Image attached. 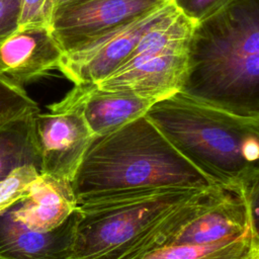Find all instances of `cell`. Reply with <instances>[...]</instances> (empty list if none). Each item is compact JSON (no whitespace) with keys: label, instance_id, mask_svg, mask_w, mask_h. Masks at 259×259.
<instances>
[{"label":"cell","instance_id":"obj_12","mask_svg":"<svg viewBox=\"0 0 259 259\" xmlns=\"http://www.w3.org/2000/svg\"><path fill=\"white\" fill-rule=\"evenodd\" d=\"M78 207L71 182L39 173L26 194L14 203L15 218L36 231L61 226Z\"/></svg>","mask_w":259,"mask_h":259},{"label":"cell","instance_id":"obj_17","mask_svg":"<svg viewBox=\"0 0 259 259\" xmlns=\"http://www.w3.org/2000/svg\"><path fill=\"white\" fill-rule=\"evenodd\" d=\"M38 174L36 167L27 165L15 169L0 181V214L26 194L28 185Z\"/></svg>","mask_w":259,"mask_h":259},{"label":"cell","instance_id":"obj_1","mask_svg":"<svg viewBox=\"0 0 259 259\" xmlns=\"http://www.w3.org/2000/svg\"><path fill=\"white\" fill-rule=\"evenodd\" d=\"M179 92L259 118V0H227L193 24Z\"/></svg>","mask_w":259,"mask_h":259},{"label":"cell","instance_id":"obj_3","mask_svg":"<svg viewBox=\"0 0 259 259\" xmlns=\"http://www.w3.org/2000/svg\"><path fill=\"white\" fill-rule=\"evenodd\" d=\"M145 115L215 186L238 191L259 170V118L242 117L180 92L155 102Z\"/></svg>","mask_w":259,"mask_h":259},{"label":"cell","instance_id":"obj_18","mask_svg":"<svg viewBox=\"0 0 259 259\" xmlns=\"http://www.w3.org/2000/svg\"><path fill=\"white\" fill-rule=\"evenodd\" d=\"M55 10L56 0H21L17 28L50 26Z\"/></svg>","mask_w":259,"mask_h":259},{"label":"cell","instance_id":"obj_8","mask_svg":"<svg viewBox=\"0 0 259 259\" xmlns=\"http://www.w3.org/2000/svg\"><path fill=\"white\" fill-rule=\"evenodd\" d=\"M165 3L162 0H73L55 10L50 26L66 52Z\"/></svg>","mask_w":259,"mask_h":259},{"label":"cell","instance_id":"obj_6","mask_svg":"<svg viewBox=\"0 0 259 259\" xmlns=\"http://www.w3.org/2000/svg\"><path fill=\"white\" fill-rule=\"evenodd\" d=\"M177 7L164 5L64 52L59 69L74 85L97 84L120 67L142 36Z\"/></svg>","mask_w":259,"mask_h":259},{"label":"cell","instance_id":"obj_20","mask_svg":"<svg viewBox=\"0 0 259 259\" xmlns=\"http://www.w3.org/2000/svg\"><path fill=\"white\" fill-rule=\"evenodd\" d=\"M227 0H173L177 9L192 22H197Z\"/></svg>","mask_w":259,"mask_h":259},{"label":"cell","instance_id":"obj_7","mask_svg":"<svg viewBox=\"0 0 259 259\" xmlns=\"http://www.w3.org/2000/svg\"><path fill=\"white\" fill-rule=\"evenodd\" d=\"M48 107L50 112L34 115L39 173L72 183L95 137L78 106L61 99Z\"/></svg>","mask_w":259,"mask_h":259},{"label":"cell","instance_id":"obj_21","mask_svg":"<svg viewBox=\"0 0 259 259\" xmlns=\"http://www.w3.org/2000/svg\"><path fill=\"white\" fill-rule=\"evenodd\" d=\"M21 0H0V44L18 27Z\"/></svg>","mask_w":259,"mask_h":259},{"label":"cell","instance_id":"obj_11","mask_svg":"<svg viewBox=\"0 0 259 259\" xmlns=\"http://www.w3.org/2000/svg\"><path fill=\"white\" fill-rule=\"evenodd\" d=\"M80 108L94 137L113 132L146 114L154 100L124 91H107L95 84L74 85L62 99Z\"/></svg>","mask_w":259,"mask_h":259},{"label":"cell","instance_id":"obj_2","mask_svg":"<svg viewBox=\"0 0 259 259\" xmlns=\"http://www.w3.org/2000/svg\"><path fill=\"white\" fill-rule=\"evenodd\" d=\"M213 186L146 115L95 137L72 181L78 205L151 191Z\"/></svg>","mask_w":259,"mask_h":259},{"label":"cell","instance_id":"obj_5","mask_svg":"<svg viewBox=\"0 0 259 259\" xmlns=\"http://www.w3.org/2000/svg\"><path fill=\"white\" fill-rule=\"evenodd\" d=\"M193 24L176 8L153 25L125 62L96 87L134 93L155 102L179 92Z\"/></svg>","mask_w":259,"mask_h":259},{"label":"cell","instance_id":"obj_10","mask_svg":"<svg viewBox=\"0 0 259 259\" xmlns=\"http://www.w3.org/2000/svg\"><path fill=\"white\" fill-rule=\"evenodd\" d=\"M77 209L58 228L36 231L14 215V204L0 214V259H71Z\"/></svg>","mask_w":259,"mask_h":259},{"label":"cell","instance_id":"obj_15","mask_svg":"<svg viewBox=\"0 0 259 259\" xmlns=\"http://www.w3.org/2000/svg\"><path fill=\"white\" fill-rule=\"evenodd\" d=\"M144 259H259V250L249 227L236 238L205 245L167 246Z\"/></svg>","mask_w":259,"mask_h":259},{"label":"cell","instance_id":"obj_23","mask_svg":"<svg viewBox=\"0 0 259 259\" xmlns=\"http://www.w3.org/2000/svg\"><path fill=\"white\" fill-rule=\"evenodd\" d=\"M163 2H166V3H168V2H172L173 0H162Z\"/></svg>","mask_w":259,"mask_h":259},{"label":"cell","instance_id":"obj_19","mask_svg":"<svg viewBox=\"0 0 259 259\" xmlns=\"http://www.w3.org/2000/svg\"><path fill=\"white\" fill-rule=\"evenodd\" d=\"M238 191L246 203L250 231L259 250V170L246 180Z\"/></svg>","mask_w":259,"mask_h":259},{"label":"cell","instance_id":"obj_14","mask_svg":"<svg viewBox=\"0 0 259 259\" xmlns=\"http://www.w3.org/2000/svg\"><path fill=\"white\" fill-rule=\"evenodd\" d=\"M36 113L0 124V181L23 166L32 165L39 171L40 158L34 133Z\"/></svg>","mask_w":259,"mask_h":259},{"label":"cell","instance_id":"obj_16","mask_svg":"<svg viewBox=\"0 0 259 259\" xmlns=\"http://www.w3.org/2000/svg\"><path fill=\"white\" fill-rule=\"evenodd\" d=\"M38 111L37 103L24 88L0 73V124Z\"/></svg>","mask_w":259,"mask_h":259},{"label":"cell","instance_id":"obj_9","mask_svg":"<svg viewBox=\"0 0 259 259\" xmlns=\"http://www.w3.org/2000/svg\"><path fill=\"white\" fill-rule=\"evenodd\" d=\"M63 55L50 26L17 28L0 44V73L23 87L59 69Z\"/></svg>","mask_w":259,"mask_h":259},{"label":"cell","instance_id":"obj_13","mask_svg":"<svg viewBox=\"0 0 259 259\" xmlns=\"http://www.w3.org/2000/svg\"><path fill=\"white\" fill-rule=\"evenodd\" d=\"M249 229L246 203L239 191H227L217 202L189 222L170 246L205 245L236 238Z\"/></svg>","mask_w":259,"mask_h":259},{"label":"cell","instance_id":"obj_22","mask_svg":"<svg viewBox=\"0 0 259 259\" xmlns=\"http://www.w3.org/2000/svg\"><path fill=\"white\" fill-rule=\"evenodd\" d=\"M71 1H73V0H56V9H57L58 7L64 5V4H67V3L71 2Z\"/></svg>","mask_w":259,"mask_h":259},{"label":"cell","instance_id":"obj_4","mask_svg":"<svg viewBox=\"0 0 259 259\" xmlns=\"http://www.w3.org/2000/svg\"><path fill=\"white\" fill-rule=\"evenodd\" d=\"M197 191H151L79 204L71 259H119L139 237Z\"/></svg>","mask_w":259,"mask_h":259}]
</instances>
